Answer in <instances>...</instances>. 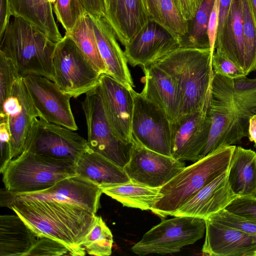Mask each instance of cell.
I'll return each mask as SVG.
<instances>
[{"label": "cell", "mask_w": 256, "mask_h": 256, "mask_svg": "<svg viewBox=\"0 0 256 256\" xmlns=\"http://www.w3.org/2000/svg\"><path fill=\"white\" fill-rule=\"evenodd\" d=\"M0 173L5 188L13 194L43 190L78 174L72 162L28 151L10 160Z\"/></svg>", "instance_id": "6"}, {"label": "cell", "mask_w": 256, "mask_h": 256, "mask_svg": "<svg viewBox=\"0 0 256 256\" xmlns=\"http://www.w3.org/2000/svg\"><path fill=\"white\" fill-rule=\"evenodd\" d=\"M210 218L256 236V220L243 216L224 209L211 216Z\"/></svg>", "instance_id": "37"}, {"label": "cell", "mask_w": 256, "mask_h": 256, "mask_svg": "<svg viewBox=\"0 0 256 256\" xmlns=\"http://www.w3.org/2000/svg\"><path fill=\"white\" fill-rule=\"evenodd\" d=\"M144 86L141 94L166 114L171 122L182 114L183 98L175 80L154 63L142 66Z\"/></svg>", "instance_id": "20"}, {"label": "cell", "mask_w": 256, "mask_h": 256, "mask_svg": "<svg viewBox=\"0 0 256 256\" xmlns=\"http://www.w3.org/2000/svg\"><path fill=\"white\" fill-rule=\"evenodd\" d=\"M88 14L107 74L128 88H133V81L126 58L118 42L112 28L104 16L89 13Z\"/></svg>", "instance_id": "22"}, {"label": "cell", "mask_w": 256, "mask_h": 256, "mask_svg": "<svg viewBox=\"0 0 256 256\" xmlns=\"http://www.w3.org/2000/svg\"><path fill=\"white\" fill-rule=\"evenodd\" d=\"M124 46L132 66L153 64L180 48V40L167 29L150 20Z\"/></svg>", "instance_id": "18"}, {"label": "cell", "mask_w": 256, "mask_h": 256, "mask_svg": "<svg viewBox=\"0 0 256 256\" xmlns=\"http://www.w3.org/2000/svg\"><path fill=\"white\" fill-rule=\"evenodd\" d=\"M228 180L238 196H256V152L236 146L228 170Z\"/></svg>", "instance_id": "27"}, {"label": "cell", "mask_w": 256, "mask_h": 256, "mask_svg": "<svg viewBox=\"0 0 256 256\" xmlns=\"http://www.w3.org/2000/svg\"><path fill=\"white\" fill-rule=\"evenodd\" d=\"M22 78L40 118L74 131L78 129L69 95L44 76L29 75Z\"/></svg>", "instance_id": "14"}, {"label": "cell", "mask_w": 256, "mask_h": 256, "mask_svg": "<svg viewBox=\"0 0 256 256\" xmlns=\"http://www.w3.org/2000/svg\"><path fill=\"white\" fill-rule=\"evenodd\" d=\"M28 256H74L70 249L62 243L45 236L38 237Z\"/></svg>", "instance_id": "38"}, {"label": "cell", "mask_w": 256, "mask_h": 256, "mask_svg": "<svg viewBox=\"0 0 256 256\" xmlns=\"http://www.w3.org/2000/svg\"><path fill=\"white\" fill-rule=\"evenodd\" d=\"M12 16L20 17L58 42L62 36L56 24L50 0H10Z\"/></svg>", "instance_id": "28"}, {"label": "cell", "mask_w": 256, "mask_h": 256, "mask_svg": "<svg viewBox=\"0 0 256 256\" xmlns=\"http://www.w3.org/2000/svg\"><path fill=\"white\" fill-rule=\"evenodd\" d=\"M10 134L5 118H0V172L12 160L10 152Z\"/></svg>", "instance_id": "41"}, {"label": "cell", "mask_w": 256, "mask_h": 256, "mask_svg": "<svg viewBox=\"0 0 256 256\" xmlns=\"http://www.w3.org/2000/svg\"><path fill=\"white\" fill-rule=\"evenodd\" d=\"M182 17L191 21L204 0H174Z\"/></svg>", "instance_id": "42"}, {"label": "cell", "mask_w": 256, "mask_h": 256, "mask_svg": "<svg viewBox=\"0 0 256 256\" xmlns=\"http://www.w3.org/2000/svg\"><path fill=\"white\" fill-rule=\"evenodd\" d=\"M50 2H51V3L52 4L54 2L55 0H50Z\"/></svg>", "instance_id": "49"}, {"label": "cell", "mask_w": 256, "mask_h": 256, "mask_svg": "<svg viewBox=\"0 0 256 256\" xmlns=\"http://www.w3.org/2000/svg\"><path fill=\"white\" fill-rule=\"evenodd\" d=\"M150 20L167 29L180 40L188 32V22L179 12L174 0H146Z\"/></svg>", "instance_id": "31"}, {"label": "cell", "mask_w": 256, "mask_h": 256, "mask_svg": "<svg viewBox=\"0 0 256 256\" xmlns=\"http://www.w3.org/2000/svg\"><path fill=\"white\" fill-rule=\"evenodd\" d=\"M232 2V0H219L218 28L216 38L220 34L224 22L230 9Z\"/></svg>", "instance_id": "45"}, {"label": "cell", "mask_w": 256, "mask_h": 256, "mask_svg": "<svg viewBox=\"0 0 256 256\" xmlns=\"http://www.w3.org/2000/svg\"><path fill=\"white\" fill-rule=\"evenodd\" d=\"M226 209L234 214L256 220V196H238Z\"/></svg>", "instance_id": "40"}, {"label": "cell", "mask_w": 256, "mask_h": 256, "mask_svg": "<svg viewBox=\"0 0 256 256\" xmlns=\"http://www.w3.org/2000/svg\"><path fill=\"white\" fill-rule=\"evenodd\" d=\"M38 236L17 214L0 216V256H27Z\"/></svg>", "instance_id": "26"}, {"label": "cell", "mask_w": 256, "mask_h": 256, "mask_svg": "<svg viewBox=\"0 0 256 256\" xmlns=\"http://www.w3.org/2000/svg\"><path fill=\"white\" fill-rule=\"evenodd\" d=\"M40 114L35 108L22 77L15 82L10 95L0 104V118H5L10 134L12 160L24 150L34 119Z\"/></svg>", "instance_id": "15"}, {"label": "cell", "mask_w": 256, "mask_h": 256, "mask_svg": "<svg viewBox=\"0 0 256 256\" xmlns=\"http://www.w3.org/2000/svg\"><path fill=\"white\" fill-rule=\"evenodd\" d=\"M215 0H204L194 18L188 22L187 34L180 40V48H210L208 21Z\"/></svg>", "instance_id": "32"}, {"label": "cell", "mask_w": 256, "mask_h": 256, "mask_svg": "<svg viewBox=\"0 0 256 256\" xmlns=\"http://www.w3.org/2000/svg\"><path fill=\"white\" fill-rule=\"evenodd\" d=\"M219 0H215L208 24V34L212 56L215 51V43L218 28Z\"/></svg>", "instance_id": "43"}, {"label": "cell", "mask_w": 256, "mask_h": 256, "mask_svg": "<svg viewBox=\"0 0 256 256\" xmlns=\"http://www.w3.org/2000/svg\"><path fill=\"white\" fill-rule=\"evenodd\" d=\"M248 134L250 140L256 144V114L250 118Z\"/></svg>", "instance_id": "47"}, {"label": "cell", "mask_w": 256, "mask_h": 256, "mask_svg": "<svg viewBox=\"0 0 256 256\" xmlns=\"http://www.w3.org/2000/svg\"><path fill=\"white\" fill-rule=\"evenodd\" d=\"M236 146L221 148L185 167L160 188L162 196L152 212L162 218L172 216L202 188L228 170Z\"/></svg>", "instance_id": "5"}, {"label": "cell", "mask_w": 256, "mask_h": 256, "mask_svg": "<svg viewBox=\"0 0 256 256\" xmlns=\"http://www.w3.org/2000/svg\"><path fill=\"white\" fill-rule=\"evenodd\" d=\"M237 197L229 185L227 170L202 188L172 216H187L206 220L226 209Z\"/></svg>", "instance_id": "21"}, {"label": "cell", "mask_w": 256, "mask_h": 256, "mask_svg": "<svg viewBox=\"0 0 256 256\" xmlns=\"http://www.w3.org/2000/svg\"><path fill=\"white\" fill-rule=\"evenodd\" d=\"M210 48H180L154 62L171 76L182 94V114L208 109L214 72Z\"/></svg>", "instance_id": "3"}, {"label": "cell", "mask_w": 256, "mask_h": 256, "mask_svg": "<svg viewBox=\"0 0 256 256\" xmlns=\"http://www.w3.org/2000/svg\"><path fill=\"white\" fill-rule=\"evenodd\" d=\"M76 170L102 189L130 182L122 168L90 148L77 160Z\"/></svg>", "instance_id": "24"}, {"label": "cell", "mask_w": 256, "mask_h": 256, "mask_svg": "<svg viewBox=\"0 0 256 256\" xmlns=\"http://www.w3.org/2000/svg\"><path fill=\"white\" fill-rule=\"evenodd\" d=\"M52 62L54 82L71 98L86 94L99 84L101 74L66 34L56 42Z\"/></svg>", "instance_id": "8"}, {"label": "cell", "mask_w": 256, "mask_h": 256, "mask_svg": "<svg viewBox=\"0 0 256 256\" xmlns=\"http://www.w3.org/2000/svg\"><path fill=\"white\" fill-rule=\"evenodd\" d=\"M113 236L101 216H96L91 230L82 242L86 252L90 255L108 256L112 252Z\"/></svg>", "instance_id": "34"}, {"label": "cell", "mask_w": 256, "mask_h": 256, "mask_svg": "<svg viewBox=\"0 0 256 256\" xmlns=\"http://www.w3.org/2000/svg\"><path fill=\"white\" fill-rule=\"evenodd\" d=\"M89 14L104 16V0H82Z\"/></svg>", "instance_id": "46"}, {"label": "cell", "mask_w": 256, "mask_h": 256, "mask_svg": "<svg viewBox=\"0 0 256 256\" xmlns=\"http://www.w3.org/2000/svg\"><path fill=\"white\" fill-rule=\"evenodd\" d=\"M133 141L130 159L123 168L133 182L160 188L186 167L182 160L152 151Z\"/></svg>", "instance_id": "13"}, {"label": "cell", "mask_w": 256, "mask_h": 256, "mask_svg": "<svg viewBox=\"0 0 256 256\" xmlns=\"http://www.w3.org/2000/svg\"><path fill=\"white\" fill-rule=\"evenodd\" d=\"M244 46V72L256 69V21L249 0H242Z\"/></svg>", "instance_id": "33"}, {"label": "cell", "mask_w": 256, "mask_h": 256, "mask_svg": "<svg viewBox=\"0 0 256 256\" xmlns=\"http://www.w3.org/2000/svg\"><path fill=\"white\" fill-rule=\"evenodd\" d=\"M52 7L66 32H70L79 19L88 13L82 0H55Z\"/></svg>", "instance_id": "35"}, {"label": "cell", "mask_w": 256, "mask_h": 256, "mask_svg": "<svg viewBox=\"0 0 256 256\" xmlns=\"http://www.w3.org/2000/svg\"><path fill=\"white\" fill-rule=\"evenodd\" d=\"M255 256H256V254Z\"/></svg>", "instance_id": "50"}, {"label": "cell", "mask_w": 256, "mask_h": 256, "mask_svg": "<svg viewBox=\"0 0 256 256\" xmlns=\"http://www.w3.org/2000/svg\"><path fill=\"white\" fill-rule=\"evenodd\" d=\"M0 42V52L12 60L22 77L40 76L54 82L52 61L56 42L44 32L12 16Z\"/></svg>", "instance_id": "4"}, {"label": "cell", "mask_w": 256, "mask_h": 256, "mask_svg": "<svg viewBox=\"0 0 256 256\" xmlns=\"http://www.w3.org/2000/svg\"><path fill=\"white\" fill-rule=\"evenodd\" d=\"M102 189L93 182L77 174L68 177L54 186L39 191L13 194L4 188L0 192V206L24 200H54L73 204L96 214Z\"/></svg>", "instance_id": "11"}, {"label": "cell", "mask_w": 256, "mask_h": 256, "mask_svg": "<svg viewBox=\"0 0 256 256\" xmlns=\"http://www.w3.org/2000/svg\"><path fill=\"white\" fill-rule=\"evenodd\" d=\"M134 109L132 123L133 139L145 148L172 156V122L155 103L133 88Z\"/></svg>", "instance_id": "12"}, {"label": "cell", "mask_w": 256, "mask_h": 256, "mask_svg": "<svg viewBox=\"0 0 256 256\" xmlns=\"http://www.w3.org/2000/svg\"><path fill=\"white\" fill-rule=\"evenodd\" d=\"M12 16L10 0H0V40Z\"/></svg>", "instance_id": "44"}, {"label": "cell", "mask_w": 256, "mask_h": 256, "mask_svg": "<svg viewBox=\"0 0 256 256\" xmlns=\"http://www.w3.org/2000/svg\"><path fill=\"white\" fill-rule=\"evenodd\" d=\"M208 112L211 126L202 158L248 136L250 118L256 114V78L231 79L214 74Z\"/></svg>", "instance_id": "1"}, {"label": "cell", "mask_w": 256, "mask_h": 256, "mask_svg": "<svg viewBox=\"0 0 256 256\" xmlns=\"http://www.w3.org/2000/svg\"><path fill=\"white\" fill-rule=\"evenodd\" d=\"M100 74H107L106 68L98 46L88 13L81 17L74 28L65 32Z\"/></svg>", "instance_id": "30"}, {"label": "cell", "mask_w": 256, "mask_h": 256, "mask_svg": "<svg viewBox=\"0 0 256 256\" xmlns=\"http://www.w3.org/2000/svg\"><path fill=\"white\" fill-rule=\"evenodd\" d=\"M206 232L205 220L178 216L162 220L142 236L132 248L139 256L166 254L178 252L202 238Z\"/></svg>", "instance_id": "7"}, {"label": "cell", "mask_w": 256, "mask_h": 256, "mask_svg": "<svg viewBox=\"0 0 256 256\" xmlns=\"http://www.w3.org/2000/svg\"><path fill=\"white\" fill-rule=\"evenodd\" d=\"M212 66L214 74L231 79L246 76L244 71L218 50L214 52Z\"/></svg>", "instance_id": "39"}, {"label": "cell", "mask_w": 256, "mask_h": 256, "mask_svg": "<svg viewBox=\"0 0 256 256\" xmlns=\"http://www.w3.org/2000/svg\"><path fill=\"white\" fill-rule=\"evenodd\" d=\"M6 207L38 237H48L62 243L74 256L86 255L82 242L94 225L95 214L73 204L54 200L16 201Z\"/></svg>", "instance_id": "2"}, {"label": "cell", "mask_w": 256, "mask_h": 256, "mask_svg": "<svg viewBox=\"0 0 256 256\" xmlns=\"http://www.w3.org/2000/svg\"><path fill=\"white\" fill-rule=\"evenodd\" d=\"M88 148L87 140L74 130L36 118L24 151L76 164L80 156Z\"/></svg>", "instance_id": "10"}, {"label": "cell", "mask_w": 256, "mask_h": 256, "mask_svg": "<svg viewBox=\"0 0 256 256\" xmlns=\"http://www.w3.org/2000/svg\"><path fill=\"white\" fill-rule=\"evenodd\" d=\"M20 77L12 60L0 52V104L10 95L15 82Z\"/></svg>", "instance_id": "36"}, {"label": "cell", "mask_w": 256, "mask_h": 256, "mask_svg": "<svg viewBox=\"0 0 256 256\" xmlns=\"http://www.w3.org/2000/svg\"><path fill=\"white\" fill-rule=\"evenodd\" d=\"M104 18L126 46L150 20L146 0H104Z\"/></svg>", "instance_id": "23"}, {"label": "cell", "mask_w": 256, "mask_h": 256, "mask_svg": "<svg viewBox=\"0 0 256 256\" xmlns=\"http://www.w3.org/2000/svg\"><path fill=\"white\" fill-rule=\"evenodd\" d=\"M215 50L224 54L244 71V46L242 0H232Z\"/></svg>", "instance_id": "25"}, {"label": "cell", "mask_w": 256, "mask_h": 256, "mask_svg": "<svg viewBox=\"0 0 256 256\" xmlns=\"http://www.w3.org/2000/svg\"><path fill=\"white\" fill-rule=\"evenodd\" d=\"M210 126L208 108L181 115L172 123V156L193 162L202 158Z\"/></svg>", "instance_id": "17"}, {"label": "cell", "mask_w": 256, "mask_h": 256, "mask_svg": "<svg viewBox=\"0 0 256 256\" xmlns=\"http://www.w3.org/2000/svg\"><path fill=\"white\" fill-rule=\"evenodd\" d=\"M102 191L123 206L141 210H151L162 196L160 188H152L131 181L104 188Z\"/></svg>", "instance_id": "29"}, {"label": "cell", "mask_w": 256, "mask_h": 256, "mask_svg": "<svg viewBox=\"0 0 256 256\" xmlns=\"http://www.w3.org/2000/svg\"><path fill=\"white\" fill-rule=\"evenodd\" d=\"M256 21V0H249Z\"/></svg>", "instance_id": "48"}, {"label": "cell", "mask_w": 256, "mask_h": 256, "mask_svg": "<svg viewBox=\"0 0 256 256\" xmlns=\"http://www.w3.org/2000/svg\"><path fill=\"white\" fill-rule=\"evenodd\" d=\"M98 86L86 92L81 102L88 145L91 150L124 168L130 159L134 141L126 143L113 132L106 120Z\"/></svg>", "instance_id": "9"}, {"label": "cell", "mask_w": 256, "mask_h": 256, "mask_svg": "<svg viewBox=\"0 0 256 256\" xmlns=\"http://www.w3.org/2000/svg\"><path fill=\"white\" fill-rule=\"evenodd\" d=\"M206 221L202 254L210 256H255L256 236L211 218Z\"/></svg>", "instance_id": "19"}, {"label": "cell", "mask_w": 256, "mask_h": 256, "mask_svg": "<svg viewBox=\"0 0 256 256\" xmlns=\"http://www.w3.org/2000/svg\"><path fill=\"white\" fill-rule=\"evenodd\" d=\"M98 86L106 120L113 132L123 142L132 143V88H128L106 74L100 75Z\"/></svg>", "instance_id": "16"}]
</instances>
